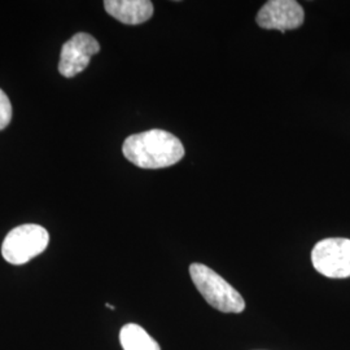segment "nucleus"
I'll list each match as a JSON object with an SVG mask.
<instances>
[{
    "label": "nucleus",
    "mask_w": 350,
    "mask_h": 350,
    "mask_svg": "<svg viewBox=\"0 0 350 350\" xmlns=\"http://www.w3.org/2000/svg\"><path fill=\"white\" fill-rule=\"evenodd\" d=\"M124 156L142 169H163L179 163L185 157L182 142L160 129L130 135L122 146Z\"/></svg>",
    "instance_id": "f257e3e1"
},
{
    "label": "nucleus",
    "mask_w": 350,
    "mask_h": 350,
    "mask_svg": "<svg viewBox=\"0 0 350 350\" xmlns=\"http://www.w3.org/2000/svg\"><path fill=\"white\" fill-rule=\"evenodd\" d=\"M191 279L205 301L222 313L239 314L244 312L245 301L235 288L202 263L189 266Z\"/></svg>",
    "instance_id": "f03ea898"
},
{
    "label": "nucleus",
    "mask_w": 350,
    "mask_h": 350,
    "mask_svg": "<svg viewBox=\"0 0 350 350\" xmlns=\"http://www.w3.org/2000/svg\"><path fill=\"white\" fill-rule=\"evenodd\" d=\"M49 231L39 225L18 226L10 231L1 245V254L7 262L24 265L43 253L49 247Z\"/></svg>",
    "instance_id": "7ed1b4c3"
},
{
    "label": "nucleus",
    "mask_w": 350,
    "mask_h": 350,
    "mask_svg": "<svg viewBox=\"0 0 350 350\" xmlns=\"http://www.w3.org/2000/svg\"><path fill=\"white\" fill-rule=\"evenodd\" d=\"M314 269L331 279L350 278V240L328 238L315 244L312 250Z\"/></svg>",
    "instance_id": "20e7f679"
},
{
    "label": "nucleus",
    "mask_w": 350,
    "mask_h": 350,
    "mask_svg": "<svg viewBox=\"0 0 350 350\" xmlns=\"http://www.w3.org/2000/svg\"><path fill=\"white\" fill-rule=\"evenodd\" d=\"M305 20V12L299 1L270 0L257 13L256 21L266 30L287 31L299 29Z\"/></svg>",
    "instance_id": "39448f33"
},
{
    "label": "nucleus",
    "mask_w": 350,
    "mask_h": 350,
    "mask_svg": "<svg viewBox=\"0 0 350 350\" xmlns=\"http://www.w3.org/2000/svg\"><path fill=\"white\" fill-rule=\"evenodd\" d=\"M100 51L99 42L86 33H78L63 46L59 72L65 78H73L82 73L91 62V57Z\"/></svg>",
    "instance_id": "423d86ee"
},
{
    "label": "nucleus",
    "mask_w": 350,
    "mask_h": 350,
    "mask_svg": "<svg viewBox=\"0 0 350 350\" xmlns=\"http://www.w3.org/2000/svg\"><path fill=\"white\" fill-rule=\"evenodd\" d=\"M104 8L113 18L126 25H140L153 14L150 0H105Z\"/></svg>",
    "instance_id": "0eeeda50"
},
{
    "label": "nucleus",
    "mask_w": 350,
    "mask_h": 350,
    "mask_svg": "<svg viewBox=\"0 0 350 350\" xmlns=\"http://www.w3.org/2000/svg\"><path fill=\"white\" fill-rule=\"evenodd\" d=\"M120 342L124 350H161L157 341L144 328L134 323L122 327Z\"/></svg>",
    "instance_id": "6e6552de"
},
{
    "label": "nucleus",
    "mask_w": 350,
    "mask_h": 350,
    "mask_svg": "<svg viewBox=\"0 0 350 350\" xmlns=\"http://www.w3.org/2000/svg\"><path fill=\"white\" fill-rule=\"evenodd\" d=\"M12 120V104L3 90H0V131L10 125Z\"/></svg>",
    "instance_id": "1a4fd4ad"
}]
</instances>
